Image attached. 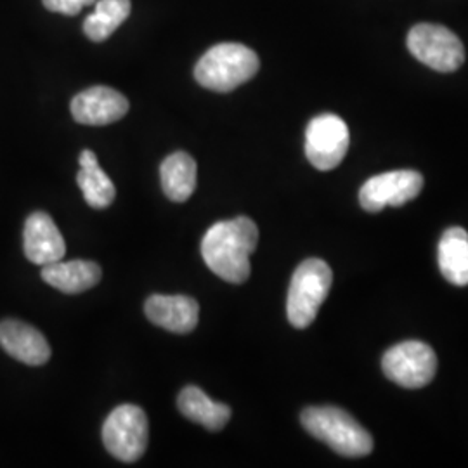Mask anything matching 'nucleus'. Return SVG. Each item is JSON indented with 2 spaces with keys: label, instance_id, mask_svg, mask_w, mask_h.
<instances>
[{
  "label": "nucleus",
  "instance_id": "17",
  "mask_svg": "<svg viewBox=\"0 0 468 468\" xmlns=\"http://www.w3.org/2000/svg\"><path fill=\"white\" fill-rule=\"evenodd\" d=\"M79 164H80V172L77 174V183L84 193L85 201L98 210L110 207L117 197V189L112 183V179L108 177V174L100 167V162L94 151H82Z\"/></svg>",
  "mask_w": 468,
  "mask_h": 468
},
{
  "label": "nucleus",
  "instance_id": "11",
  "mask_svg": "<svg viewBox=\"0 0 468 468\" xmlns=\"http://www.w3.org/2000/svg\"><path fill=\"white\" fill-rule=\"evenodd\" d=\"M25 255L37 266H48L63 261L67 243L56 222L46 212H34L25 222L23 233Z\"/></svg>",
  "mask_w": 468,
  "mask_h": 468
},
{
  "label": "nucleus",
  "instance_id": "15",
  "mask_svg": "<svg viewBox=\"0 0 468 468\" xmlns=\"http://www.w3.org/2000/svg\"><path fill=\"white\" fill-rule=\"evenodd\" d=\"M177 406L186 419L200 423L212 432L222 431L231 419L229 406L212 401L201 388L195 385H189L181 390L177 398Z\"/></svg>",
  "mask_w": 468,
  "mask_h": 468
},
{
  "label": "nucleus",
  "instance_id": "6",
  "mask_svg": "<svg viewBox=\"0 0 468 468\" xmlns=\"http://www.w3.org/2000/svg\"><path fill=\"white\" fill-rule=\"evenodd\" d=\"M102 442L120 462H137L148 448V417L135 404L115 408L102 425Z\"/></svg>",
  "mask_w": 468,
  "mask_h": 468
},
{
  "label": "nucleus",
  "instance_id": "4",
  "mask_svg": "<svg viewBox=\"0 0 468 468\" xmlns=\"http://www.w3.org/2000/svg\"><path fill=\"white\" fill-rule=\"evenodd\" d=\"M334 283V272L321 259H307L292 276L286 299V316L295 328H307L326 301Z\"/></svg>",
  "mask_w": 468,
  "mask_h": 468
},
{
  "label": "nucleus",
  "instance_id": "14",
  "mask_svg": "<svg viewBox=\"0 0 468 468\" xmlns=\"http://www.w3.org/2000/svg\"><path fill=\"white\" fill-rule=\"evenodd\" d=\"M101 268L90 261H69V262H52L42 266V280L58 288L63 293H82L100 283Z\"/></svg>",
  "mask_w": 468,
  "mask_h": 468
},
{
  "label": "nucleus",
  "instance_id": "2",
  "mask_svg": "<svg viewBox=\"0 0 468 468\" xmlns=\"http://www.w3.org/2000/svg\"><path fill=\"white\" fill-rule=\"evenodd\" d=\"M303 429L328 444L335 452L349 458L373 452V437L347 411L335 406H314L302 411Z\"/></svg>",
  "mask_w": 468,
  "mask_h": 468
},
{
  "label": "nucleus",
  "instance_id": "5",
  "mask_svg": "<svg viewBox=\"0 0 468 468\" xmlns=\"http://www.w3.org/2000/svg\"><path fill=\"white\" fill-rule=\"evenodd\" d=\"M406 44L420 63L441 73L456 71L465 61V48L460 37L442 25H415L408 34Z\"/></svg>",
  "mask_w": 468,
  "mask_h": 468
},
{
  "label": "nucleus",
  "instance_id": "1",
  "mask_svg": "<svg viewBox=\"0 0 468 468\" xmlns=\"http://www.w3.org/2000/svg\"><path fill=\"white\" fill-rule=\"evenodd\" d=\"M259 243L257 224L249 218H234L214 224L201 239L205 264L229 283L250 278V255Z\"/></svg>",
  "mask_w": 468,
  "mask_h": 468
},
{
  "label": "nucleus",
  "instance_id": "8",
  "mask_svg": "<svg viewBox=\"0 0 468 468\" xmlns=\"http://www.w3.org/2000/svg\"><path fill=\"white\" fill-rule=\"evenodd\" d=\"M351 135L347 123L334 113L313 118L305 131V156L318 170H334L349 150Z\"/></svg>",
  "mask_w": 468,
  "mask_h": 468
},
{
  "label": "nucleus",
  "instance_id": "19",
  "mask_svg": "<svg viewBox=\"0 0 468 468\" xmlns=\"http://www.w3.org/2000/svg\"><path fill=\"white\" fill-rule=\"evenodd\" d=\"M131 15V0H96V9L85 17L84 32L90 40L102 42Z\"/></svg>",
  "mask_w": 468,
  "mask_h": 468
},
{
  "label": "nucleus",
  "instance_id": "7",
  "mask_svg": "<svg viewBox=\"0 0 468 468\" xmlns=\"http://www.w3.org/2000/svg\"><path fill=\"white\" fill-rule=\"evenodd\" d=\"M382 369L394 384L404 388H421L434 380L437 356L425 342L408 340L385 352Z\"/></svg>",
  "mask_w": 468,
  "mask_h": 468
},
{
  "label": "nucleus",
  "instance_id": "18",
  "mask_svg": "<svg viewBox=\"0 0 468 468\" xmlns=\"http://www.w3.org/2000/svg\"><path fill=\"white\" fill-rule=\"evenodd\" d=\"M197 162L185 153L177 151L167 156L160 168L162 187L168 200L186 201L197 189Z\"/></svg>",
  "mask_w": 468,
  "mask_h": 468
},
{
  "label": "nucleus",
  "instance_id": "10",
  "mask_svg": "<svg viewBox=\"0 0 468 468\" xmlns=\"http://www.w3.org/2000/svg\"><path fill=\"white\" fill-rule=\"evenodd\" d=\"M129 101L112 87L96 85L71 101V115L82 125H110L125 117Z\"/></svg>",
  "mask_w": 468,
  "mask_h": 468
},
{
  "label": "nucleus",
  "instance_id": "12",
  "mask_svg": "<svg viewBox=\"0 0 468 468\" xmlns=\"http://www.w3.org/2000/svg\"><path fill=\"white\" fill-rule=\"evenodd\" d=\"M0 347L28 367H42L50 359V346L46 336L17 319L0 323Z\"/></svg>",
  "mask_w": 468,
  "mask_h": 468
},
{
  "label": "nucleus",
  "instance_id": "16",
  "mask_svg": "<svg viewBox=\"0 0 468 468\" xmlns=\"http://www.w3.org/2000/svg\"><path fill=\"white\" fill-rule=\"evenodd\" d=\"M437 261L442 276L454 286L468 284V233L462 228H450L437 247Z\"/></svg>",
  "mask_w": 468,
  "mask_h": 468
},
{
  "label": "nucleus",
  "instance_id": "20",
  "mask_svg": "<svg viewBox=\"0 0 468 468\" xmlns=\"http://www.w3.org/2000/svg\"><path fill=\"white\" fill-rule=\"evenodd\" d=\"M44 5L52 11L65 16H77L84 7L94 4L96 0H42Z\"/></svg>",
  "mask_w": 468,
  "mask_h": 468
},
{
  "label": "nucleus",
  "instance_id": "3",
  "mask_svg": "<svg viewBox=\"0 0 468 468\" xmlns=\"http://www.w3.org/2000/svg\"><path fill=\"white\" fill-rule=\"evenodd\" d=\"M259 68L261 61L255 50L243 44L222 42L201 56L195 67V79L205 89L231 92L253 79Z\"/></svg>",
  "mask_w": 468,
  "mask_h": 468
},
{
  "label": "nucleus",
  "instance_id": "13",
  "mask_svg": "<svg viewBox=\"0 0 468 468\" xmlns=\"http://www.w3.org/2000/svg\"><path fill=\"white\" fill-rule=\"evenodd\" d=\"M144 313L160 328L172 334H189L197 328L200 318L198 302L185 295H151Z\"/></svg>",
  "mask_w": 468,
  "mask_h": 468
},
{
  "label": "nucleus",
  "instance_id": "9",
  "mask_svg": "<svg viewBox=\"0 0 468 468\" xmlns=\"http://www.w3.org/2000/svg\"><path fill=\"white\" fill-rule=\"evenodd\" d=\"M423 176L417 170H392L368 179L359 191V203L367 212L385 207H401L415 200L423 189Z\"/></svg>",
  "mask_w": 468,
  "mask_h": 468
}]
</instances>
